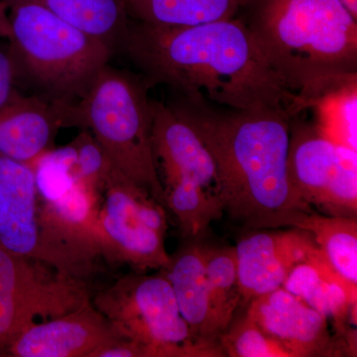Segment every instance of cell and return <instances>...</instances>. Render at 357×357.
<instances>
[{"instance_id": "1", "label": "cell", "mask_w": 357, "mask_h": 357, "mask_svg": "<svg viewBox=\"0 0 357 357\" xmlns=\"http://www.w3.org/2000/svg\"><path fill=\"white\" fill-rule=\"evenodd\" d=\"M119 55L152 86L230 109H284L294 96L265 59L241 18L188 27L131 20Z\"/></svg>"}, {"instance_id": "2", "label": "cell", "mask_w": 357, "mask_h": 357, "mask_svg": "<svg viewBox=\"0 0 357 357\" xmlns=\"http://www.w3.org/2000/svg\"><path fill=\"white\" fill-rule=\"evenodd\" d=\"M169 105L210 151L223 213L234 222L251 230L292 227L312 210L289 178L287 109H230L177 93Z\"/></svg>"}, {"instance_id": "3", "label": "cell", "mask_w": 357, "mask_h": 357, "mask_svg": "<svg viewBox=\"0 0 357 357\" xmlns=\"http://www.w3.org/2000/svg\"><path fill=\"white\" fill-rule=\"evenodd\" d=\"M244 20L282 84L295 116L357 83V20L340 0H248Z\"/></svg>"}, {"instance_id": "4", "label": "cell", "mask_w": 357, "mask_h": 357, "mask_svg": "<svg viewBox=\"0 0 357 357\" xmlns=\"http://www.w3.org/2000/svg\"><path fill=\"white\" fill-rule=\"evenodd\" d=\"M7 4L8 43L21 93L77 107L114 52L37 2L8 0Z\"/></svg>"}, {"instance_id": "5", "label": "cell", "mask_w": 357, "mask_h": 357, "mask_svg": "<svg viewBox=\"0 0 357 357\" xmlns=\"http://www.w3.org/2000/svg\"><path fill=\"white\" fill-rule=\"evenodd\" d=\"M140 75L109 64L77 105L81 129L91 131L114 169L166 208L152 146V98Z\"/></svg>"}, {"instance_id": "6", "label": "cell", "mask_w": 357, "mask_h": 357, "mask_svg": "<svg viewBox=\"0 0 357 357\" xmlns=\"http://www.w3.org/2000/svg\"><path fill=\"white\" fill-rule=\"evenodd\" d=\"M152 146L167 211L181 234L195 238L223 215L213 157L189 122L153 98Z\"/></svg>"}, {"instance_id": "7", "label": "cell", "mask_w": 357, "mask_h": 357, "mask_svg": "<svg viewBox=\"0 0 357 357\" xmlns=\"http://www.w3.org/2000/svg\"><path fill=\"white\" fill-rule=\"evenodd\" d=\"M95 307L146 357H223L199 344L181 314L165 274L128 275L98 294Z\"/></svg>"}, {"instance_id": "8", "label": "cell", "mask_w": 357, "mask_h": 357, "mask_svg": "<svg viewBox=\"0 0 357 357\" xmlns=\"http://www.w3.org/2000/svg\"><path fill=\"white\" fill-rule=\"evenodd\" d=\"M166 208L112 167L102 189L98 232L102 255L140 270L163 269Z\"/></svg>"}, {"instance_id": "9", "label": "cell", "mask_w": 357, "mask_h": 357, "mask_svg": "<svg viewBox=\"0 0 357 357\" xmlns=\"http://www.w3.org/2000/svg\"><path fill=\"white\" fill-rule=\"evenodd\" d=\"M43 265L0 245V351L37 319L57 318L89 300L81 280L49 273Z\"/></svg>"}, {"instance_id": "10", "label": "cell", "mask_w": 357, "mask_h": 357, "mask_svg": "<svg viewBox=\"0 0 357 357\" xmlns=\"http://www.w3.org/2000/svg\"><path fill=\"white\" fill-rule=\"evenodd\" d=\"M289 178L311 208L332 217L356 218L357 151L291 119Z\"/></svg>"}, {"instance_id": "11", "label": "cell", "mask_w": 357, "mask_h": 357, "mask_svg": "<svg viewBox=\"0 0 357 357\" xmlns=\"http://www.w3.org/2000/svg\"><path fill=\"white\" fill-rule=\"evenodd\" d=\"M236 249L239 291L248 303L282 287L298 264L323 253L314 236L298 227L255 229Z\"/></svg>"}, {"instance_id": "12", "label": "cell", "mask_w": 357, "mask_h": 357, "mask_svg": "<svg viewBox=\"0 0 357 357\" xmlns=\"http://www.w3.org/2000/svg\"><path fill=\"white\" fill-rule=\"evenodd\" d=\"M246 314L291 357L342 356L349 354L333 337L328 319L283 287L248 303Z\"/></svg>"}, {"instance_id": "13", "label": "cell", "mask_w": 357, "mask_h": 357, "mask_svg": "<svg viewBox=\"0 0 357 357\" xmlns=\"http://www.w3.org/2000/svg\"><path fill=\"white\" fill-rule=\"evenodd\" d=\"M121 337L89 300L74 311L29 326L7 352L15 357H96Z\"/></svg>"}, {"instance_id": "14", "label": "cell", "mask_w": 357, "mask_h": 357, "mask_svg": "<svg viewBox=\"0 0 357 357\" xmlns=\"http://www.w3.org/2000/svg\"><path fill=\"white\" fill-rule=\"evenodd\" d=\"M0 245L48 266L33 168L0 155Z\"/></svg>"}, {"instance_id": "15", "label": "cell", "mask_w": 357, "mask_h": 357, "mask_svg": "<svg viewBox=\"0 0 357 357\" xmlns=\"http://www.w3.org/2000/svg\"><path fill=\"white\" fill-rule=\"evenodd\" d=\"M81 128L79 109L26 96L0 119V155L32 166L54 149L61 128Z\"/></svg>"}, {"instance_id": "16", "label": "cell", "mask_w": 357, "mask_h": 357, "mask_svg": "<svg viewBox=\"0 0 357 357\" xmlns=\"http://www.w3.org/2000/svg\"><path fill=\"white\" fill-rule=\"evenodd\" d=\"M282 287L332 319L351 356H356V331L349 325L356 324L357 286L342 278L324 253L298 264Z\"/></svg>"}, {"instance_id": "17", "label": "cell", "mask_w": 357, "mask_h": 357, "mask_svg": "<svg viewBox=\"0 0 357 357\" xmlns=\"http://www.w3.org/2000/svg\"><path fill=\"white\" fill-rule=\"evenodd\" d=\"M161 270L170 282L181 314L197 342L225 354L220 344L222 332L206 279L204 246L185 244L170 255L168 265Z\"/></svg>"}, {"instance_id": "18", "label": "cell", "mask_w": 357, "mask_h": 357, "mask_svg": "<svg viewBox=\"0 0 357 357\" xmlns=\"http://www.w3.org/2000/svg\"><path fill=\"white\" fill-rule=\"evenodd\" d=\"M8 1V0H4ZM119 55L130 26L124 0H32Z\"/></svg>"}, {"instance_id": "19", "label": "cell", "mask_w": 357, "mask_h": 357, "mask_svg": "<svg viewBox=\"0 0 357 357\" xmlns=\"http://www.w3.org/2000/svg\"><path fill=\"white\" fill-rule=\"evenodd\" d=\"M135 22L188 27L236 17L248 0H124Z\"/></svg>"}, {"instance_id": "20", "label": "cell", "mask_w": 357, "mask_h": 357, "mask_svg": "<svg viewBox=\"0 0 357 357\" xmlns=\"http://www.w3.org/2000/svg\"><path fill=\"white\" fill-rule=\"evenodd\" d=\"M292 227L310 232L331 266L357 286L356 218L332 217L311 210L300 215Z\"/></svg>"}, {"instance_id": "21", "label": "cell", "mask_w": 357, "mask_h": 357, "mask_svg": "<svg viewBox=\"0 0 357 357\" xmlns=\"http://www.w3.org/2000/svg\"><path fill=\"white\" fill-rule=\"evenodd\" d=\"M204 265L211 301L222 335L236 314L241 299L236 248H204Z\"/></svg>"}, {"instance_id": "22", "label": "cell", "mask_w": 357, "mask_h": 357, "mask_svg": "<svg viewBox=\"0 0 357 357\" xmlns=\"http://www.w3.org/2000/svg\"><path fill=\"white\" fill-rule=\"evenodd\" d=\"M311 107L318 112L314 126L321 135L357 151V83L328 93Z\"/></svg>"}, {"instance_id": "23", "label": "cell", "mask_w": 357, "mask_h": 357, "mask_svg": "<svg viewBox=\"0 0 357 357\" xmlns=\"http://www.w3.org/2000/svg\"><path fill=\"white\" fill-rule=\"evenodd\" d=\"M225 356L291 357L278 342L269 337L248 314L232 319L220 340Z\"/></svg>"}, {"instance_id": "24", "label": "cell", "mask_w": 357, "mask_h": 357, "mask_svg": "<svg viewBox=\"0 0 357 357\" xmlns=\"http://www.w3.org/2000/svg\"><path fill=\"white\" fill-rule=\"evenodd\" d=\"M25 96L16 84L15 68L8 41L0 42V119L15 109Z\"/></svg>"}, {"instance_id": "25", "label": "cell", "mask_w": 357, "mask_h": 357, "mask_svg": "<svg viewBox=\"0 0 357 357\" xmlns=\"http://www.w3.org/2000/svg\"><path fill=\"white\" fill-rule=\"evenodd\" d=\"M11 37V25L8 15V4L0 0V39L8 41Z\"/></svg>"}, {"instance_id": "26", "label": "cell", "mask_w": 357, "mask_h": 357, "mask_svg": "<svg viewBox=\"0 0 357 357\" xmlns=\"http://www.w3.org/2000/svg\"><path fill=\"white\" fill-rule=\"evenodd\" d=\"M342 6L357 20V0H340Z\"/></svg>"}, {"instance_id": "27", "label": "cell", "mask_w": 357, "mask_h": 357, "mask_svg": "<svg viewBox=\"0 0 357 357\" xmlns=\"http://www.w3.org/2000/svg\"><path fill=\"white\" fill-rule=\"evenodd\" d=\"M3 1H4V0H3Z\"/></svg>"}]
</instances>
